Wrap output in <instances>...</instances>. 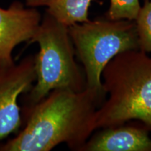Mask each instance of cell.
<instances>
[{
	"label": "cell",
	"instance_id": "cell-9",
	"mask_svg": "<svg viewBox=\"0 0 151 151\" xmlns=\"http://www.w3.org/2000/svg\"><path fill=\"white\" fill-rule=\"evenodd\" d=\"M139 50L151 53V0H146L135 19Z\"/></svg>",
	"mask_w": 151,
	"mask_h": 151
},
{
	"label": "cell",
	"instance_id": "cell-7",
	"mask_svg": "<svg viewBox=\"0 0 151 151\" xmlns=\"http://www.w3.org/2000/svg\"><path fill=\"white\" fill-rule=\"evenodd\" d=\"M150 132L141 124L101 129L80 151H151Z\"/></svg>",
	"mask_w": 151,
	"mask_h": 151
},
{
	"label": "cell",
	"instance_id": "cell-10",
	"mask_svg": "<svg viewBox=\"0 0 151 151\" xmlns=\"http://www.w3.org/2000/svg\"><path fill=\"white\" fill-rule=\"evenodd\" d=\"M141 9L139 0H110L107 18L135 20Z\"/></svg>",
	"mask_w": 151,
	"mask_h": 151
},
{
	"label": "cell",
	"instance_id": "cell-1",
	"mask_svg": "<svg viewBox=\"0 0 151 151\" xmlns=\"http://www.w3.org/2000/svg\"><path fill=\"white\" fill-rule=\"evenodd\" d=\"M104 101L87 88L81 92L52 90L32 106L21 109L24 126L0 143V151H49L61 143L80 151L97 130L95 113Z\"/></svg>",
	"mask_w": 151,
	"mask_h": 151
},
{
	"label": "cell",
	"instance_id": "cell-4",
	"mask_svg": "<svg viewBox=\"0 0 151 151\" xmlns=\"http://www.w3.org/2000/svg\"><path fill=\"white\" fill-rule=\"evenodd\" d=\"M75 55L82 64L86 88L104 101L101 72L120 52L139 50L134 20H88L69 27Z\"/></svg>",
	"mask_w": 151,
	"mask_h": 151
},
{
	"label": "cell",
	"instance_id": "cell-3",
	"mask_svg": "<svg viewBox=\"0 0 151 151\" xmlns=\"http://www.w3.org/2000/svg\"><path fill=\"white\" fill-rule=\"evenodd\" d=\"M29 43H37L39 46L35 55L37 79L32 89L24 94L22 109L36 104L52 90L81 92L86 88L83 69L74 58L68 26L46 11Z\"/></svg>",
	"mask_w": 151,
	"mask_h": 151
},
{
	"label": "cell",
	"instance_id": "cell-5",
	"mask_svg": "<svg viewBox=\"0 0 151 151\" xmlns=\"http://www.w3.org/2000/svg\"><path fill=\"white\" fill-rule=\"evenodd\" d=\"M36 79L35 55L0 65V141L19 131L22 119L18 99L32 89Z\"/></svg>",
	"mask_w": 151,
	"mask_h": 151
},
{
	"label": "cell",
	"instance_id": "cell-6",
	"mask_svg": "<svg viewBox=\"0 0 151 151\" xmlns=\"http://www.w3.org/2000/svg\"><path fill=\"white\" fill-rule=\"evenodd\" d=\"M42 16L37 8L14 1L7 9L0 7V65L14 63L13 51L23 42H29Z\"/></svg>",
	"mask_w": 151,
	"mask_h": 151
},
{
	"label": "cell",
	"instance_id": "cell-2",
	"mask_svg": "<svg viewBox=\"0 0 151 151\" xmlns=\"http://www.w3.org/2000/svg\"><path fill=\"white\" fill-rule=\"evenodd\" d=\"M108 98L95 113L96 129L138 120L151 132V57L140 50L120 52L101 72Z\"/></svg>",
	"mask_w": 151,
	"mask_h": 151
},
{
	"label": "cell",
	"instance_id": "cell-8",
	"mask_svg": "<svg viewBox=\"0 0 151 151\" xmlns=\"http://www.w3.org/2000/svg\"><path fill=\"white\" fill-rule=\"evenodd\" d=\"M92 0H24L27 6L46 7V11L65 25L87 22Z\"/></svg>",
	"mask_w": 151,
	"mask_h": 151
}]
</instances>
